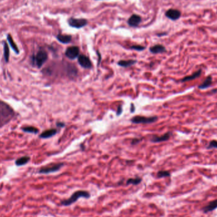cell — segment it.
Listing matches in <instances>:
<instances>
[{"label": "cell", "instance_id": "603a6c76", "mask_svg": "<svg viewBox=\"0 0 217 217\" xmlns=\"http://www.w3.org/2000/svg\"><path fill=\"white\" fill-rule=\"evenodd\" d=\"M141 182H142V179L139 178V177L135 178V179H129L126 181V184L127 185L132 184V185H137L140 184Z\"/></svg>", "mask_w": 217, "mask_h": 217}, {"label": "cell", "instance_id": "484cf974", "mask_svg": "<svg viewBox=\"0 0 217 217\" xmlns=\"http://www.w3.org/2000/svg\"><path fill=\"white\" fill-rule=\"evenodd\" d=\"M130 48L137 51H142L145 49V47L142 46L141 45H133L130 46Z\"/></svg>", "mask_w": 217, "mask_h": 217}, {"label": "cell", "instance_id": "44dd1931", "mask_svg": "<svg viewBox=\"0 0 217 217\" xmlns=\"http://www.w3.org/2000/svg\"><path fill=\"white\" fill-rule=\"evenodd\" d=\"M3 52H4V58L6 62H8L10 58V50L9 47L6 42H3Z\"/></svg>", "mask_w": 217, "mask_h": 217}, {"label": "cell", "instance_id": "8992f818", "mask_svg": "<svg viewBox=\"0 0 217 217\" xmlns=\"http://www.w3.org/2000/svg\"><path fill=\"white\" fill-rule=\"evenodd\" d=\"M88 21L85 18H70L68 20L69 25L74 28L80 29L81 28L86 26L87 25Z\"/></svg>", "mask_w": 217, "mask_h": 217}, {"label": "cell", "instance_id": "9a60e30c", "mask_svg": "<svg viewBox=\"0 0 217 217\" xmlns=\"http://www.w3.org/2000/svg\"><path fill=\"white\" fill-rule=\"evenodd\" d=\"M150 52L152 53L157 54V53H162L166 52L165 47L162 45H155L150 48Z\"/></svg>", "mask_w": 217, "mask_h": 217}, {"label": "cell", "instance_id": "30bf717a", "mask_svg": "<svg viewBox=\"0 0 217 217\" xmlns=\"http://www.w3.org/2000/svg\"><path fill=\"white\" fill-rule=\"evenodd\" d=\"M141 20L142 18L139 15L137 14H133L130 17V18L128 19V24L130 26L137 27L141 22Z\"/></svg>", "mask_w": 217, "mask_h": 217}, {"label": "cell", "instance_id": "3957f363", "mask_svg": "<svg viewBox=\"0 0 217 217\" xmlns=\"http://www.w3.org/2000/svg\"><path fill=\"white\" fill-rule=\"evenodd\" d=\"M48 59V54L44 50H39L32 58V63L38 68H41Z\"/></svg>", "mask_w": 217, "mask_h": 217}, {"label": "cell", "instance_id": "7c38bea8", "mask_svg": "<svg viewBox=\"0 0 217 217\" xmlns=\"http://www.w3.org/2000/svg\"><path fill=\"white\" fill-rule=\"evenodd\" d=\"M57 133V130L56 129H50V130H47L44 131L39 135V137L41 139H46L52 137L54 135H55Z\"/></svg>", "mask_w": 217, "mask_h": 217}, {"label": "cell", "instance_id": "52a82bcc", "mask_svg": "<svg viewBox=\"0 0 217 217\" xmlns=\"http://www.w3.org/2000/svg\"><path fill=\"white\" fill-rule=\"evenodd\" d=\"M65 55L68 58L71 60H74L79 57V49L78 46H70L69 48H67L65 50Z\"/></svg>", "mask_w": 217, "mask_h": 217}, {"label": "cell", "instance_id": "6da1fadb", "mask_svg": "<svg viewBox=\"0 0 217 217\" xmlns=\"http://www.w3.org/2000/svg\"><path fill=\"white\" fill-rule=\"evenodd\" d=\"M14 116L13 109L4 102L0 101V127L8 123Z\"/></svg>", "mask_w": 217, "mask_h": 217}, {"label": "cell", "instance_id": "d4e9b609", "mask_svg": "<svg viewBox=\"0 0 217 217\" xmlns=\"http://www.w3.org/2000/svg\"><path fill=\"white\" fill-rule=\"evenodd\" d=\"M208 149H217V140H212L209 142L208 147Z\"/></svg>", "mask_w": 217, "mask_h": 217}, {"label": "cell", "instance_id": "5bb4252c", "mask_svg": "<svg viewBox=\"0 0 217 217\" xmlns=\"http://www.w3.org/2000/svg\"><path fill=\"white\" fill-rule=\"evenodd\" d=\"M202 73V70L201 69H199L197 71H195V72H194L193 74H192L190 76H187L184 77V78H182V79L181 80L182 82H187V81H192L194 79H195L196 78H198L201 76Z\"/></svg>", "mask_w": 217, "mask_h": 217}, {"label": "cell", "instance_id": "7a4b0ae2", "mask_svg": "<svg viewBox=\"0 0 217 217\" xmlns=\"http://www.w3.org/2000/svg\"><path fill=\"white\" fill-rule=\"evenodd\" d=\"M90 193L86 191H77L74 192L71 197L67 199L63 200L61 202V204L65 206H68L71 205L73 203L76 202L79 198H84L86 199H88L90 198Z\"/></svg>", "mask_w": 217, "mask_h": 217}, {"label": "cell", "instance_id": "ba28073f", "mask_svg": "<svg viewBox=\"0 0 217 217\" xmlns=\"http://www.w3.org/2000/svg\"><path fill=\"white\" fill-rule=\"evenodd\" d=\"M79 64L85 69H90L92 67V64L89 57L85 55H80L78 57Z\"/></svg>", "mask_w": 217, "mask_h": 217}, {"label": "cell", "instance_id": "277c9868", "mask_svg": "<svg viewBox=\"0 0 217 217\" xmlns=\"http://www.w3.org/2000/svg\"><path fill=\"white\" fill-rule=\"evenodd\" d=\"M158 119L157 116L145 117L142 116H136L131 119V122L133 124H151Z\"/></svg>", "mask_w": 217, "mask_h": 217}, {"label": "cell", "instance_id": "cb8c5ba5", "mask_svg": "<svg viewBox=\"0 0 217 217\" xmlns=\"http://www.w3.org/2000/svg\"><path fill=\"white\" fill-rule=\"evenodd\" d=\"M157 176L158 178H163L168 177L170 176V173L168 171H159L157 173Z\"/></svg>", "mask_w": 217, "mask_h": 217}, {"label": "cell", "instance_id": "4fadbf2b", "mask_svg": "<svg viewBox=\"0 0 217 217\" xmlns=\"http://www.w3.org/2000/svg\"><path fill=\"white\" fill-rule=\"evenodd\" d=\"M216 208H217V199H215L214 201L209 202L206 206H205L202 208V211L204 213H206L214 211V210L216 209Z\"/></svg>", "mask_w": 217, "mask_h": 217}, {"label": "cell", "instance_id": "d6986e66", "mask_svg": "<svg viewBox=\"0 0 217 217\" xmlns=\"http://www.w3.org/2000/svg\"><path fill=\"white\" fill-rule=\"evenodd\" d=\"M29 161H30V157L25 155V156H23L17 159L15 161V165L17 166H22L26 165L27 163H28Z\"/></svg>", "mask_w": 217, "mask_h": 217}, {"label": "cell", "instance_id": "8fae6325", "mask_svg": "<svg viewBox=\"0 0 217 217\" xmlns=\"http://www.w3.org/2000/svg\"><path fill=\"white\" fill-rule=\"evenodd\" d=\"M171 135L172 133L170 132H168L165 135H162V136H154L151 139V141L152 142H154V143H158V142L167 141L170 138Z\"/></svg>", "mask_w": 217, "mask_h": 217}, {"label": "cell", "instance_id": "ffe728a7", "mask_svg": "<svg viewBox=\"0 0 217 217\" xmlns=\"http://www.w3.org/2000/svg\"><path fill=\"white\" fill-rule=\"evenodd\" d=\"M7 40H8L9 45H10L11 48H12V50L14 51L17 54H18L19 53V50L18 48L17 45L14 42H13V38H12V36L10 35V34H8V35H7Z\"/></svg>", "mask_w": 217, "mask_h": 217}, {"label": "cell", "instance_id": "e0dca14e", "mask_svg": "<svg viewBox=\"0 0 217 217\" xmlns=\"http://www.w3.org/2000/svg\"><path fill=\"white\" fill-rule=\"evenodd\" d=\"M137 62L136 60H122L119 61L118 62V64L123 67H128L132 66L133 65H134L135 63Z\"/></svg>", "mask_w": 217, "mask_h": 217}, {"label": "cell", "instance_id": "2e32d148", "mask_svg": "<svg viewBox=\"0 0 217 217\" xmlns=\"http://www.w3.org/2000/svg\"><path fill=\"white\" fill-rule=\"evenodd\" d=\"M57 39L60 43L67 44L71 42L72 36L67 35H62V34H59V35L57 36Z\"/></svg>", "mask_w": 217, "mask_h": 217}, {"label": "cell", "instance_id": "4316f807", "mask_svg": "<svg viewBox=\"0 0 217 217\" xmlns=\"http://www.w3.org/2000/svg\"><path fill=\"white\" fill-rule=\"evenodd\" d=\"M141 141V140H139V139H134L132 140V145H135V144H137L138 143H139V142Z\"/></svg>", "mask_w": 217, "mask_h": 217}, {"label": "cell", "instance_id": "7402d4cb", "mask_svg": "<svg viewBox=\"0 0 217 217\" xmlns=\"http://www.w3.org/2000/svg\"><path fill=\"white\" fill-rule=\"evenodd\" d=\"M22 130L24 132L26 133H34V134H36L39 132L38 129L33 127V126H25L22 128Z\"/></svg>", "mask_w": 217, "mask_h": 217}, {"label": "cell", "instance_id": "f1b7e54d", "mask_svg": "<svg viewBox=\"0 0 217 217\" xmlns=\"http://www.w3.org/2000/svg\"><path fill=\"white\" fill-rule=\"evenodd\" d=\"M122 111H123V109H122V107L120 105L119 107H118V112H117V114L118 115H119L121 114Z\"/></svg>", "mask_w": 217, "mask_h": 217}, {"label": "cell", "instance_id": "ac0fdd59", "mask_svg": "<svg viewBox=\"0 0 217 217\" xmlns=\"http://www.w3.org/2000/svg\"><path fill=\"white\" fill-rule=\"evenodd\" d=\"M212 85V78L209 76L203 82L198 86L199 89H206L211 86Z\"/></svg>", "mask_w": 217, "mask_h": 217}, {"label": "cell", "instance_id": "9c48e42d", "mask_svg": "<svg viewBox=\"0 0 217 217\" xmlns=\"http://www.w3.org/2000/svg\"><path fill=\"white\" fill-rule=\"evenodd\" d=\"M166 16L172 20H177L181 17V12L177 9H169L166 12Z\"/></svg>", "mask_w": 217, "mask_h": 217}, {"label": "cell", "instance_id": "83f0119b", "mask_svg": "<svg viewBox=\"0 0 217 217\" xmlns=\"http://www.w3.org/2000/svg\"><path fill=\"white\" fill-rule=\"evenodd\" d=\"M57 126L60 128H62V127L65 126V124L64 123H60V122H58V123H57Z\"/></svg>", "mask_w": 217, "mask_h": 217}, {"label": "cell", "instance_id": "f546056e", "mask_svg": "<svg viewBox=\"0 0 217 217\" xmlns=\"http://www.w3.org/2000/svg\"><path fill=\"white\" fill-rule=\"evenodd\" d=\"M131 107H132V112L135 111V106L133 105V104L131 105Z\"/></svg>", "mask_w": 217, "mask_h": 217}, {"label": "cell", "instance_id": "5b68a950", "mask_svg": "<svg viewBox=\"0 0 217 217\" xmlns=\"http://www.w3.org/2000/svg\"><path fill=\"white\" fill-rule=\"evenodd\" d=\"M64 166V163L60 162V163L52 164L50 165H47L39 169V173L41 174H49L54 172H57L59 171L62 166Z\"/></svg>", "mask_w": 217, "mask_h": 217}]
</instances>
